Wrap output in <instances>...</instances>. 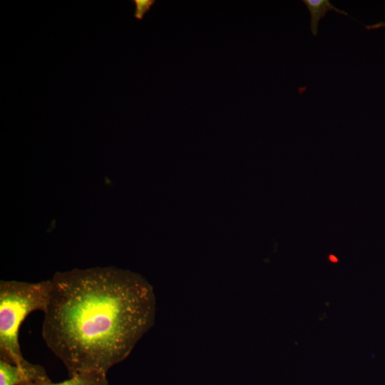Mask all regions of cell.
Wrapping results in <instances>:
<instances>
[{"label":"cell","mask_w":385,"mask_h":385,"mask_svg":"<svg viewBox=\"0 0 385 385\" xmlns=\"http://www.w3.org/2000/svg\"><path fill=\"white\" fill-rule=\"evenodd\" d=\"M42 337L69 376L107 374L153 326L156 302L141 276L113 267L74 269L51 279Z\"/></svg>","instance_id":"obj_1"},{"label":"cell","mask_w":385,"mask_h":385,"mask_svg":"<svg viewBox=\"0 0 385 385\" xmlns=\"http://www.w3.org/2000/svg\"><path fill=\"white\" fill-rule=\"evenodd\" d=\"M51 287V279L36 283L1 281L0 359L14 364L26 361L21 351L19 332L30 313L45 311Z\"/></svg>","instance_id":"obj_2"},{"label":"cell","mask_w":385,"mask_h":385,"mask_svg":"<svg viewBox=\"0 0 385 385\" xmlns=\"http://www.w3.org/2000/svg\"><path fill=\"white\" fill-rule=\"evenodd\" d=\"M51 381L45 369L26 361L14 364L0 359V385H25Z\"/></svg>","instance_id":"obj_3"},{"label":"cell","mask_w":385,"mask_h":385,"mask_svg":"<svg viewBox=\"0 0 385 385\" xmlns=\"http://www.w3.org/2000/svg\"><path fill=\"white\" fill-rule=\"evenodd\" d=\"M25 385H109L106 374L98 371H86L69 376L68 379L58 383L51 381L43 383H30Z\"/></svg>","instance_id":"obj_4"},{"label":"cell","mask_w":385,"mask_h":385,"mask_svg":"<svg viewBox=\"0 0 385 385\" xmlns=\"http://www.w3.org/2000/svg\"><path fill=\"white\" fill-rule=\"evenodd\" d=\"M311 15V31L314 36H317L318 25L320 19L324 18L327 11H336L338 13L348 15L345 11L334 6L329 0H303Z\"/></svg>","instance_id":"obj_5"},{"label":"cell","mask_w":385,"mask_h":385,"mask_svg":"<svg viewBox=\"0 0 385 385\" xmlns=\"http://www.w3.org/2000/svg\"><path fill=\"white\" fill-rule=\"evenodd\" d=\"M135 5L134 17L138 20H142L145 14L148 12L155 3V0H133Z\"/></svg>","instance_id":"obj_6"},{"label":"cell","mask_w":385,"mask_h":385,"mask_svg":"<svg viewBox=\"0 0 385 385\" xmlns=\"http://www.w3.org/2000/svg\"><path fill=\"white\" fill-rule=\"evenodd\" d=\"M385 26V23H379V24H377L376 25H373L371 26H370L369 28L370 29H374V28H379V27H384Z\"/></svg>","instance_id":"obj_7"},{"label":"cell","mask_w":385,"mask_h":385,"mask_svg":"<svg viewBox=\"0 0 385 385\" xmlns=\"http://www.w3.org/2000/svg\"><path fill=\"white\" fill-rule=\"evenodd\" d=\"M329 259H330V260H332V261H333V262H337V258H336L334 256H333V255H331V256L329 257Z\"/></svg>","instance_id":"obj_8"}]
</instances>
